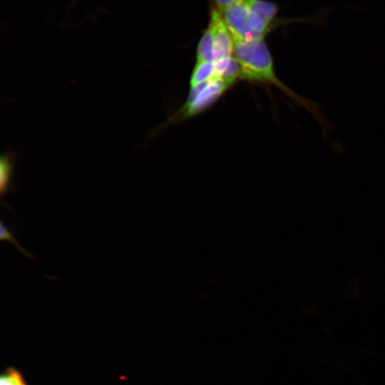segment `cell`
I'll list each match as a JSON object with an SVG mask.
<instances>
[{"label":"cell","instance_id":"1","mask_svg":"<svg viewBox=\"0 0 385 385\" xmlns=\"http://www.w3.org/2000/svg\"><path fill=\"white\" fill-rule=\"evenodd\" d=\"M233 41V56L240 66V78L274 85L294 102L310 112L322 125H325L326 123H324L325 120L321 114L318 104L299 96L284 84L277 76L271 53L264 38Z\"/></svg>","mask_w":385,"mask_h":385},{"label":"cell","instance_id":"2","mask_svg":"<svg viewBox=\"0 0 385 385\" xmlns=\"http://www.w3.org/2000/svg\"><path fill=\"white\" fill-rule=\"evenodd\" d=\"M220 10L233 41L264 38L270 30L271 27L250 9L245 0Z\"/></svg>","mask_w":385,"mask_h":385},{"label":"cell","instance_id":"3","mask_svg":"<svg viewBox=\"0 0 385 385\" xmlns=\"http://www.w3.org/2000/svg\"><path fill=\"white\" fill-rule=\"evenodd\" d=\"M235 82L232 79L214 77L191 86L185 103L173 119L177 120L200 113L213 104Z\"/></svg>","mask_w":385,"mask_h":385},{"label":"cell","instance_id":"4","mask_svg":"<svg viewBox=\"0 0 385 385\" xmlns=\"http://www.w3.org/2000/svg\"><path fill=\"white\" fill-rule=\"evenodd\" d=\"M208 26L212 29L214 38V61L232 56L234 47L232 36L222 19L220 10L213 6L210 9Z\"/></svg>","mask_w":385,"mask_h":385},{"label":"cell","instance_id":"5","mask_svg":"<svg viewBox=\"0 0 385 385\" xmlns=\"http://www.w3.org/2000/svg\"><path fill=\"white\" fill-rule=\"evenodd\" d=\"M16 157L12 151L8 150L0 160V196L4 198L14 190L16 186L11 183Z\"/></svg>","mask_w":385,"mask_h":385},{"label":"cell","instance_id":"6","mask_svg":"<svg viewBox=\"0 0 385 385\" xmlns=\"http://www.w3.org/2000/svg\"><path fill=\"white\" fill-rule=\"evenodd\" d=\"M245 1L267 25L270 27L273 25L272 23L278 12V7L274 3L266 0H245Z\"/></svg>","mask_w":385,"mask_h":385},{"label":"cell","instance_id":"7","mask_svg":"<svg viewBox=\"0 0 385 385\" xmlns=\"http://www.w3.org/2000/svg\"><path fill=\"white\" fill-rule=\"evenodd\" d=\"M196 62L213 61L215 59V42L210 26L202 36L197 47Z\"/></svg>","mask_w":385,"mask_h":385},{"label":"cell","instance_id":"8","mask_svg":"<svg viewBox=\"0 0 385 385\" xmlns=\"http://www.w3.org/2000/svg\"><path fill=\"white\" fill-rule=\"evenodd\" d=\"M215 77L213 61L196 62L190 78V87Z\"/></svg>","mask_w":385,"mask_h":385},{"label":"cell","instance_id":"9","mask_svg":"<svg viewBox=\"0 0 385 385\" xmlns=\"http://www.w3.org/2000/svg\"><path fill=\"white\" fill-rule=\"evenodd\" d=\"M0 385H27V383L18 369L9 367L1 375Z\"/></svg>","mask_w":385,"mask_h":385},{"label":"cell","instance_id":"10","mask_svg":"<svg viewBox=\"0 0 385 385\" xmlns=\"http://www.w3.org/2000/svg\"><path fill=\"white\" fill-rule=\"evenodd\" d=\"M0 239L6 240L13 244L24 255L31 260H35V257L28 251L25 250L19 244L11 230L8 229L2 221L0 222Z\"/></svg>","mask_w":385,"mask_h":385},{"label":"cell","instance_id":"11","mask_svg":"<svg viewBox=\"0 0 385 385\" xmlns=\"http://www.w3.org/2000/svg\"><path fill=\"white\" fill-rule=\"evenodd\" d=\"M242 0H214L216 5H217L220 9H222L230 5H232Z\"/></svg>","mask_w":385,"mask_h":385}]
</instances>
